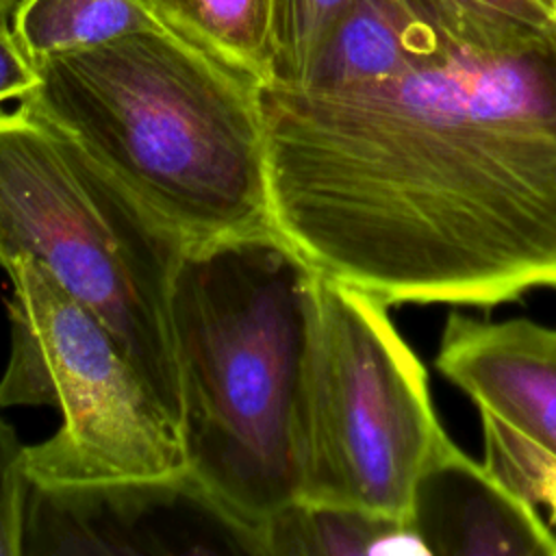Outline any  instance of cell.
<instances>
[{"instance_id":"cell-1","label":"cell","mask_w":556,"mask_h":556,"mask_svg":"<svg viewBox=\"0 0 556 556\" xmlns=\"http://www.w3.org/2000/svg\"><path fill=\"white\" fill-rule=\"evenodd\" d=\"M274 230L387 306L556 289V20L456 4L384 78L261 87Z\"/></svg>"},{"instance_id":"cell-2","label":"cell","mask_w":556,"mask_h":556,"mask_svg":"<svg viewBox=\"0 0 556 556\" xmlns=\"http://www.w3.org/2000/svg\"><path fill=\"white\" fill-rule=\"evenodd\" d=\"M20 100L187 248L274 230L261 85L169 28L50 54Z\"/></svg>"},{"instance_id":"cell-3","label":"cell","mask_w":556,"mask_h":556,"mask_svg":"<svg viewBox=\"0 0 556 556\" xmlns=\"http://www.w3.org/2000/svg\"><path fill=\"white\" fill-rule=\"evenodd\" d=\"M311 287L313 269L276 230L187 248L174 280L187 473L258 545L300 497Z\"/></svg>"},{"instance_id":"cell-4","label":"cell","mask_w":556,"mask_h":556,"mask_svg":"<svg viewBox=\"0 0 556 556\" xmlns=\"http://www.w3.org/2000/svg\"><path fill=\"white\" fill-rule=\"evenodd\" d=\"M185 239L65 132L0 111V267L39 263L117 339L180 430L172 291Z\"/></svg>"},{"instance_id":"cell-5","label":"cell","mask_w":556,"mask_h":556,"mask_svg":"<svg viewBox=\"0 0 556 556\" xmlns=\"http://www.w3.org/2000/svg\"><path fill=\"white\" fill-rule=\"evenodd\" d=\"M387 308L313 271L298 500L408 523L421 476L452 439L437 419L428 374Z\"/></svg>"},{"instance_id":"cell-6","label":"cell","mask_w":556,"mask_h":556,"mask_svg":"<svg viewBox=\"0 0 556 556\" xmlns=\"http://www.w3.org/2000/svg\"><path fill=\"white\" fill-rule=\"evenodd\" d=\"M0 408L52 406L59 430L26 445L41 489L161 480L187 471L176 421L156 402L111 330L39 263L15 258Z\"/></svg>"},{"instance_id":"cell-7","label":"cell","mask_w":556,"mask_h":556,"mask_svg":"<svg viewBox=\"0 0 556 556\" xmlns=\"http://www.w3.org/2000/svg\"><path fill=\"white\" fill-rule=\"evenodd\" d=\"M35 554H254L261 545L235 526L185 471L70 489L30 484L22 556Z\"/></svg>"},{"instance_id":"cell-8","label":"cell","mask_w":556,"mask_h":556,"mask_svg":"<svg viewBox=\"0 0 556 556\" xmlns=\"http://www.w3.org/2000/svg\"><path fill=\"white\" fill-rule=\"evenodd\" d=\"M434 365L478 408L556 456V328L528 317L491 321L452 313Z\"/></svg>"},{"instance_id":"cell-9","label":"cell","mask_w":556,"mask_h":556,"mask_svg":"<svg viewBox=\"0 0 556 556\" xmlns=\"http://www.w3.org/2000/svg\"><path fill=\"white\" fill-rule=\"evenodd\" d=\"M408 523L430 554L556 556L543 515L454 441L421 476Z\"/></svg>"},{"instance_id":"cell-10","label":"cell","mask_w":556,"mask_h":556,"mask_svg":"<svg viewBox=\"0 0 556 556\" xmlns=\"http://www.w3.org/2000/svg\"><path fill=\"white\" fill-rule=\"evenodd\" d=\"M263 556L430 554L402 519L352 508L293 502L265 526Z\"/></svg>"},{"instance_id":"cell-11","label":"cell","mask_w":556,"mask_h":556,"mask_svg":"<svg viewBox=\"0 0 556 556\" xmlns=\"http://www.w3.org/2000/svg\"><path fill=\"white\" fill-rule=\"evenodd\" d=\"M159 20L228 67L271 83L276 0H150Z\"/></svg>"},{"instance_id":"cell-12","label":"cell","mask_w":556,"mask_h":556,"mask_svg":"<svg viewBox=\"0 0 556 556\" xmlns=\"http://www.w3.org/2000/svg\"><path fill=\"white\" fill-rule=\"evenodd\" d=\"M11 28L37 63L50 54L167 26L150 0H20Z\"/></svg>"},{"instance_id":"cell-13","label":"cell","mask_w":556,"mask_h":556,"mask_svg":"<svg viewBox=\"0 0 556 556\" xmlns=\"http://www.w3.org/2000/svg\"><path fill=\"white\" fill-rule=\"evenodd\" d=\"M478 413L484 467L539 513L543 510L556 534V456L491 410L478 408Z\"/></svg>"},{"instance_id":"cell-14","label":"cell","mask_w":556,"mask_h":556,"mask_svg":"<svg viewBox=\"0 0 556 556\" xmlns=\"http://www.w3.org/2000/svg\"><path fill=\"white\" fill-rule=\"evenodd\" d=\"M352 0H276L271 83L298 87L321 41Z\"/></svg>"},{"instance_id":"cell-15","label":"cell","mask_w":556,"mask_h":556,"mask_svg":"<svg viewBox=\"0 0 556 556\" xmlns=\"http://www.w3.org/2000/svg\"><path fill=\"white\" fill-rule=\"evenodd\" d=\"M28 491L26 445L0 417V556H22Z\"/></svg>"},{"instance_id":"cell-16","label":"cell","mask_w":556,"mask_h":556,"mask_svg":"<svg viewBox=\"0 0 556 556\" xmlns=\"http://www.w3.org/2000/svg\"><path fill=\"white\" fill-rule=\"evenodd\" d=\"M39 74L9 24H0V106L24 100L37 85Z\"/></svg>"},{"instance_id":"cell-17","label":"cell","mask_w":556,"mask_h":556,"mask_svg":"<svg viewBox=\"0 0 556 556\" xmlns=\"http://www.w3.org/2000/svg\"><path fill=\"white\" fill-rule=\"evenodd\" d=\"M469 17L497 26H543L554 17L536 0H452Z\"/></svg>"},{"instance_id":"cell-18","label":"cell","mask_w":556,"mask_h":556,"mask_svg":"<svg viewBox=\"0 0 556 556\" xmlns=\"http://www.w3.org/2000/svg\"><path fill=\"white\" fill-rule=\"evenodd\" d=\"M20 0H0V24H9Z\"/></svg>"},{"instance_id":"cell-19","label":"cell","mask_w":556,"mask_h":556,"mask_svg":"<svg viewBox=\"0 0 556 556\" xmlns=\"http://www.w3.org/2000/svg\"><path fill=\"white\" fill-rule=\"evenodd\" d=\"M536 2L552 15V11H554V0H536ZM552 17H554V15H552Z\"/></svg>"},{"instance_id":"cell-20","label":"cell","mask_w":556,"mask_h":556,"mask_svg":"<svg viewBox=\"0 0 556 556\" xmlns=\"http://www.w3.org/2000/svg\"><path fill=\"white\" fill-rule=\"evenodd\" d=\"M552 15H554V20H556V0H554V11H552Z\"/></svg>"}]
</instances>
